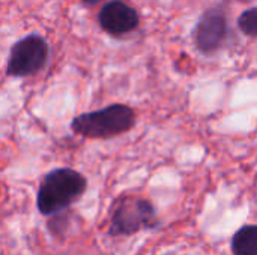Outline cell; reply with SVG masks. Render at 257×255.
<instances>
[{
	"label": "cell",
	"instance_id": "5",
	"mask_svg": "<svg viewBox=\"0 0 257 255\" xmlns=\"http://www.w3.org/2000/svg\"><path fill=\"white\" fill-rule=\"evenodd\" d=\"M227 20L223 11L220 9H208L197 21L194 30V41L197 48L205 53L211 54L220 50L227 38Z\"/></svg>",
	"mask_w": 257,
	"mask_h": 255
},
{
	"label": "cell",
	"instance_id": "4",
	"mask_svg": "<svg viewBox=\"0 0 257 255\" xmlns=\"http://www.w3.org/2000/svg\"><path fill=\"white\" fill-rule=\"evenodd\" d=\"M50 54V44L44 36L38 33L26 35L9 50L6 75L12 78L35 77L47 68Z\"/></svg>",
	"mask_w": 257,
	"mask_h": 255
},
{
	"label": "cell",
	"instance_id": "9",
	"mask_svg": "<svg viewBox=\"0 0 257 255\" xmlns=\"http://www.w3.org/2000/svg\"><path fill=\"white\" fill-rule=\"evenodd\" d=\"M86 8H95L96 5H99L101 2H104V0H80Z\"/></svg>",
	"mask_w": 257,
	"mask_h": 255
},
{
	"label": "cell",
	"instance_id": "3",
	"mask_svg": "<svg viewBox=\"0 0 257 255\" xmlns=\"http://www.w3.org/2000/svg\"><path fill=\"white\" fill-rule=\"evenodd\" d=\"M160 225L157 210L151 201L142 197H122L111 213L108 236H134L143 230Z\"/></svg>",
	"mask_w": 257,
	"mask_h": 255
},
{
	"label": "cell",
	"instance_id": "2",
	"mask_svg": "<svg viewBox=\"0 0 257 255\" xmlns=\"http://www.w3.org/2000/svg\"><path fill=\"white\" fill-rule=\"evenodd\" d=\"M136 111L125 104H110L101 110L87 111L71 120L74 134L90 138L105 140L122 135L136 126Z\"/></svg>",
	"mask_w": 257,
	"mask_h": 255
},
{
	"label": "cell",
	"instance_id": "1",
	"mask_svg": "<svg viewBox=\"0 0 257 255\" xmlns=\"http://www.w3.org/2000/svg\"><path fill=\"white\" fill-rule=\"evenodd\" d=\"M87 191V179L80 171L60 167L47 173L36 194V207L42 216L69 209Z\"/></svg>",
	"mask_w": 257,
	"mask_h": 255
},
{
	"label": "cell",
	"instance_id": "6",
	"mask_svg": "<svg viewBox=\"0 0 257 255\" xmlns=\"http://www.w3.org/2000/svg\"><path fill=\"white\" fill-rule=\"evenodd\" d=\"M98 23L110 36H123L139 27L140 17L139 12L123 0H110L101 8Z\"/></svg>",
	"mask_w": 257,
	"mask_h": 255
},
{
	"label": "cell",
	"instance_id": "7",
	"mask_svg": "<svg viewBox=\"0 0 257 255\" xmlns=\"http://www.w3.org/2000/svg\"><path fill=\"white\" fill-rule=\"evenodd\" d=\"M233 255H257V225H244L230 242Z\"/></svg>",
	"mask_w": 257,
	"mask_h": 255
},
{
	"label": "cell",
	"instance_id": "8",
	"mask_svg": "<svg viewBox=\"0 0 257 255\" xmlns=\"http://www.w3.org/2000/svg\"><path fill=\"white\" fill-rule=\"evenodd\" d=\"M238 26L244 35L257 38V8L244 11L238 18Z\"/></svg>",
	"mask_w": 257,
	"mask_h": 255
}]
</instances>
